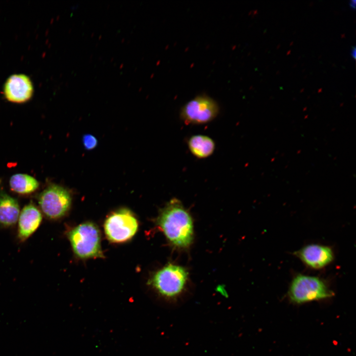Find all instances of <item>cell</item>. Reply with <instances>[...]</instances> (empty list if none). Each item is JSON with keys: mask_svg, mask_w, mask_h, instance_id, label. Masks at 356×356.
<instances>
[{"mask_svg": "<svg viewBox=\"0 0 356 356\" xmlns=\"http://www.w3.org/2000/svg\"><path fill=\"white\" fill-rule=\"evenodd\" d=\"M219 112V106L214 99L200 95L186 103L182 107L180 116L185 124L200 125L212 121Z\"/></svg>", "mask_w": 356, "mask_h": 356, "instance_id": "7", "label": "cell"}, {"mask_svg": "<svg viewBox=\"0 0 356 356\" xmlns=\"http://www.w3.org/2000/svg\"><path fill=\"white\" fill-rule=\"evenodd\" d=\"M75 255L82 259L103 258L101 236L98 226L93 222L82 223L67 234Z\"/></svg>", "mask_w": 356, "mask_h": 356, "instance_id": "3", "label": "cell"}, {"mask_svg": "<svg viewBox=\"0 0 356 356\" xmlns=\"http://www.w3.org/2000/svg\"><path fill=\"white\" fill-rule=\"evenodd\" d=\"M350 5L351 8H355L356 7V0H351L350 1Z\"/></svg>", "mask_w": 356, "mask_h": 356, "instance_id": "16", "label": "cell"}, {"mask_svg": "<svg viewBox=\"0 0 356 356\" xmlns=\"http://www.w3.org/2000/svg\"><path fill=\"white\" fill-rule=\"evenodd\" d=\"M83 142L85 148L87 150L93 149L97 144L96 138L89 134H85L83 136Z\"/></svg>", "mask_w": 356, "mask_h": 356, "instance_id": "14", "label": "cell"}, {"mask_svg": "<svg viewBox=\"0 0 356 356\" xmlns=\"http://www.w3.org/2000/svg\"><path fill=\"white\" fill-rule=\"evenodd\" d=\"M20 209L18 201L2 192L0 194V225L9 227L18 221Z\"/></svg>", "mask_w": 356, "mask_h": 356, "instance_id": "11", "label": "cell"}, {"mask_svg": "<svg viewBox=\"0 0 356 356\" xmlns=\"http://www.w3.org/2000/svg\"><path fill=\"white\" fill-rule=\"evenodd\" d=\"M294 254L308 266L315 269L324 267L333 259L330 248L318 244L307 245Z\"/></svg>", "mask_w": 356, "mask_h": 356, "instance_id": "9", "label": "cell"}, {"mask_svg": "<svg viewBox=\"0 0 356 356\" xmlns=\"http://www.w3.org/2000/svg\"><path fill=\"white\" fill-rule=\"evenodd\" d=\"M11 189L19 194H29L35 191L39 187L38 181L33 177L24 174L12 176L9 180Z\"/></svg>", "mask_w": 356, "mask_h": 356, "instance_id": "13", "label": "cell"}, {"mask_svg": "<svg viewBox=\"0 0 356 356\" xmlns=\"http://www.w3.org/2000/svg\"><path fill=\"white\" fill-rule=\"evenodd\" d=\"M290 300L297 304L326 299L333 296V292L320 278L302 274L293 279L289 289Z\"/></svg>", "mask_w": 356, "mask_h": 356, "instance_id": "4", "label": "cell"}, {"mask_svg": "<svg viewBox=\"0 0 356 356\" xmlns=\"http://www.w3.org/2000/svg\"><path fill=\"white\" fill-rule=\"evenodd\" d=\"M356 47L353 46L352 47V51H351V55L352 57L355 59L356 58Z\"/></svg>", "mask_w": 356, "mask_h": 356, "instance_id": "15", "label": "cell"}, {"mask_svg": "<svg viewBox=\"0 0 356 356\" xmlns=\"http://www.w3.org/2000/svg\"><path fill=\"white\" fill-rule=\"evenodd\" d=\"M38 202L46 218L57 220L64 217L69 210L72 198L69 191L63 187L51 184L40 194Z\"/></svg>", "mask_w": 356, "mask_h": 356, "instance_id": "6", "label": "cell"}, {"mask_svg": "<svg viewBox=\"0 0 356 356\" xmlns=\"http://www.w3.org/2000/svg\"><path fill=\"white\" fill-rule=\"evenodd\" d=\"M188 147L192 155L199 159L210 156L215 149V143L211 137L203 134L191 136L187 141Z\"/></svg>", "mask_w": 356, "mask_h": 356, "instance_id": "12", "label": "cell"}, {"mask_svg": "<svg viewBox=\"0 0 356 356\" xmlns=\"http://www.w3.org/2000/svg\"><path fill=\"white\" fill-rule=\"evenodd\" d=\"M138 221L127 208H121L110 214L104 223L105 234L114 243H123L132 239L137 231Z\"/></svg>", "mask_w": 356, "mask_h": 356, "instance_id": "5", "label": "cell"}, {"mask_svg": "<svg viewBox=\"0 0 356 356\" xmlns=\"http://www.w3.org/2000/svg\"><path fill=\"white\" fill-rule=\"evenodd\" d=\"M170 244L178 249H185L193 238V223L189 212L181 202L174 198L160 210L156 220Z\"/></svg>", "mask_w": 356, "mask_h": 356, "instance_id": "1", "label": "cell"}, {"mask_svg": "<svg viewBox=\"0 0 356 356\" xmlns=\"http://www.w3.org/2000/svg\"><path fill=\"white\" fill-rule=\"evenodd\" d=\"M33 92L32 82L25 75H13L8 78L4 84V95L11 102H26L32 97Z\"/></svg>", "mask_w": 356, "mask_h": 356, "instance_id": "8", "label": "cell"}, {"mask_svg": "<svg viewBox=\"0 0 356 356\" xmlns=\"http://www.w3.org/2000/svg\"><path fill=\"white\" fill-rule=\"evenodd\" d=\"M188 276L185 268L169 263L155 272L148 283L162 297L174 300L185 290Z\"/></svg>", "mask_w": 356, "mask_h": 356, "instance_id": "2", "label": "cell"}, {"mask_svg": "<svg viewBox=\"0 0 356 356\" xmlns=\"http://www.w3.org/2000/svg\"><path fill=\"white\" fill-rule=\"evenodd\" d=\"M41 212L33 204L26 205L20 213L18 220V237L23 241L38 228L42 221Z\"/></svg>", "mask_w": 356, "mask_h": 356, "instance_id": "10", "label": "cell"}]
</instances>
